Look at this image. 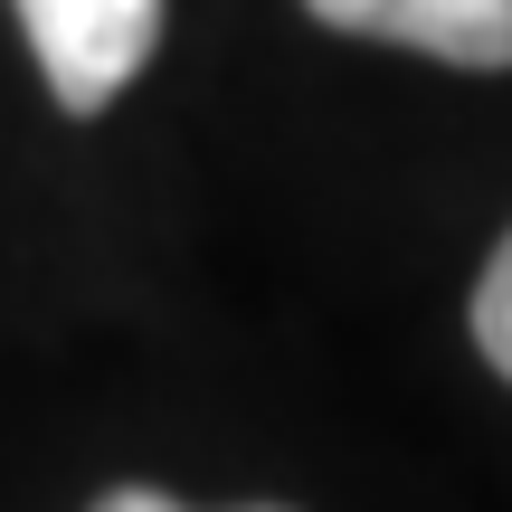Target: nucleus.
<instances>
[{
  "label": "nucleus",
  "mask_w": 512,
  "mask_h": 512,
  "mask_svg": "<svg viewBox=\"0 0 512 512\" xmlns=\"http://www.w3.org/2000/svg\"><path fill=\"white\" fill-rule=\"evenodd\" d=\"M10 10L67 114H105L143 76L152 38H162V0H10Z\"/></svg>",
  "instance_id": "f257e3e1"
},
{
  "label": "nucleus",
  "mask_w": 512,
  "mask_h": 512,
  "mask_svg": "<svg viewBox=\"0 0 512 512\" xmlns=\"http://www.w3.org/2000/svg\"><path fill=\"white\" fill-rule=\"evenodd\" d=\"M342 38L446 57V67H512V0H304Z\"/></svg>",
  "instance_id": "f03ea898"
},
{
  "label": "nucleus",
  "mask_w": 512,
  "mask_h": 512,
  "mask_svg": "<svg viewBox=\"0 0 512 512\" xmlns=\"http://www.w3.org/2000/svg\"><path fill=\"white\" fill-rule=\"evenodd\" d=\"M475 342H484V361L512 380V238L494 247V266H484V285H475Z\"/></svg>",
  "instance_id": "7ed1b4c3"
},
{
  "label": "nucleus",
  "mask_w": 512,
  "mask_h": 512,
  "mask_svg": "<svg viewBox=\"0 0 512 512\" xmlns=\"http://www.w3.org/2000/svg\"><path fill=\"white\" fill-rule=\"evenodd\" d=\"M95 512H190V503H171V494H152V484H124V494H105Z\"/></svg>",
  "instance_id": "20e7f679"
},
{
  "label": "nucleus",
  "mask_w": 512,
  "mask_h": 512,
  "mask_svg": "<svg viewBox=\"0 0 512 512\" xmlns=\"http://www.w3.org/2000/svg\"><path fill=\"white\" fill-rule=\"evenodd\" d=\"M247 512H285V503H247Z\"/></svg>",
  "instance_id": "39448f33"
}]
</instances>
